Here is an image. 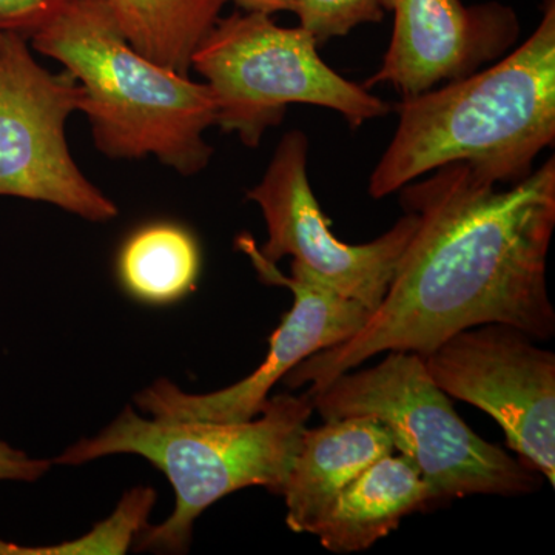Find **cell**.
<instances>
[{"label": "cell", "mask_w": 555, "mask_h": 555, "mask_svg": "<svg viewBox=\"0 0 555 555\" xmlns=\"http://www.w3.org/2000/svg\"><path fill=\"white\" fill-rule=\"evenodd\" d=\"M120 31L145 57L189 75L228 0H105Z\"/></svg>", "instance_id": "15"}, {"label": "cell", "mask_w": 555, "mask_h": 555, "mask_svg": "<svg viewBox=\"0 0 555 555\" xmlns=\"http://www.w3.org/2000/svg\"><path fill=\"white\" fill-rule=\"evenodd\" d=\"M203 269V251L192 230L173 221L139 225L120 244L116 280L139 305L167 308L188 298Z\"/></svg>", "instance_id": "14"}, {"label": "cell", "mask_w": 555, "mask_h": 555, "mask_svg": "<svg viewBox=\"0 0 555 555\" xmlns=\"http://www.w3.org/2000/svg\"><path fill=\"white\" fill-rule=\"evenodd\" d=\"M233 3L244 11L255 13L273 14L280 11H292L297 13L298 0H232Z\"/></svg>", "instance_id": "20"}, {"label": "cell", "mask_w": 555, "mask_h": 555, "mask_svg": "<svg viewBox=\"0 0 555 555\" xmlns=\"http://www.w3.org/2000/svg\"><path fill=\"white\" fill-rule=\"evenodd\" d=\"M313 414L308 392L269 398L261 414L248 422H184L122 412L98 436L82 438L51 460L80 466L108 455L147 460L170 481L175 507L159 525H147L134 550L185 554L201 514L241 489H269L283 494L299 436Z\"/></svg>", "instance_id": "4"}, {"label": "cell", "mask_w": 555, "mask_h": 555, "mask_svg": "<svg viewBox=\"0 0 555 555\" xmlns=\"http://www.w3.org/2000/svg\"><path fill=\"white\" fill-rule=\"evenodd\" d=\"M400 193L418 218L385 298L353 337L320 350L284 377L313 396L382 352L429 356L466 328L499 323L535 341L555 334L547 255L555 228V160L507 189L463 163L430 171Z\"/></svg>", "instance_id": "1"}, {"label": "cell", "mask_w": 555, "mask_h": 555, "mask_svg": "<svg viewBox=\"0 0 555 555\" xmlns=\"http://www.w3.org/2000/svg\"><path fill=\"white\" fill-rule=\"evenodd\" d=\"M383 0H298L299 27L312 35L317 46L343 38L358 25L385 17Z\"/></svg>", "instance_id": "17"}, {"label": "cell", "mask_w": 555, "mask_h": 555, "mask_svg": "<svg viewBox=\"0 0 555 555\" xmlns=\"http://www.w3.org/2000/svg\"><path fill=\"white\" fill-rule=\"evenodd\" d=\"M309 139L302 131L284 134L259 184L247 199L261 208L268 241L259 247L270 262L294 258L310 275L343 297L374 312L385 298L398 262L416 229L415 214L404 211L385 235L360 246L343 243L310 188Z\"/></svg>", "instance_id": "8"}, {"label": "cell", "mask_w": 555, "mask_h": 555, "mask_svg": "<svg viewBox=\"0 0 555 555\" xmlns=\"http://www.w3.org/2000/svg\"><path fill=\"white\" fill-rule=\"evenodd\" d=\"M377 366L349 371L313 393L321 418L371 416L389 430L436 500L539 491L537 470L477 436L429 377L423 357L392 350Z\"/></svg>", "instance_id": "5"}, {"label": "cell", "mask_w": 555, "mask_h": 555, "mask_svg": "<svg viewBox=\"0 0 555 555\" xmlns=\"http://www.w3.org/2000/svg\"><path fill=\"white\" fill-rule=\"evenodd\" d=\"M51 466L50 460L35 459L0 438V481L35 483L47 476Z\"/></svg>", "instance_id": "19"}, {"label": "cell", "mask_w": 555, "mask_h": 555, "mask_svg": "<svg viewBox=\"0 0 555 555\" xmlns=\"http://www.w3.org/2000/svg\"><path fill=\"white\" fill-rule=\"evenodd\" d=\"M393 452L389 430L371 416L326 420L313 429L306 426L281 494L288 529L309 534L353 478Z\"/></svg>", "instance_id": "12"}, {"label": "cell", "mask_w": 555, "mask_h": 555, "mask_svg": "<svg viewBox=\"0 0 555 555\" xmlns=\"http://www.w3.org/2000/svg\"><path fill=\"white\" fill-rule=\"evenodd\" d=\"M448 397L499 423L520 462L555 485V356L520 328L489 323L466 328L423 357Z\"/></svg>", "instance_id": "9"}, {"label": "cell", "mask_w": 555, "mask_h": 555, "mask_svg": "<svg viewBox=\"0 0 555 555\" xmlns=\"http://www.w3.org/2000/svg\"><path fill=\"white\" fill-rule=\"evenodd\" d=\"M437 502L433 489L404 455L383 456L335 496L309 534L335 554L366 551L404 517Z\"/></svg>", "instance_id": "13"}, {"label": "cell", "mask_w": 555, "mask_h": 555, "mask_svg": "<svg viewBox=\"0 0 555 555\" xmlns=\"http://www.w3.org/2000/svg\"><path fill=\"white\" fill-rule=\"evenodd\" d=\"M80 104L78 80L43 68L24 36L0 33V196L51 204L90 222L118 218L115 201L69 152L65 129Z\"/></svg>", "instance_id": "7"}, {"label": "cell", "mask_w": 555, "mask_h": 555, "mask_svg": "<svg viewBox=\"0 0 555 555\" xmlns=\"http://www.w3.org/2000/svg\"><path fill=\"white\" fill-rule=\"evenodd\" d=\"M76 0H0V33L31 39Z\"/></svg>", "instance_id": "18"}, {"label": "cell", "mask_w": 555, "mask_h": 555, "mask_svg": "<svg viewBox=\"0 0 555 555\" xmlns=\"http://www.w3.org/2000/svg\"><path fill=\"white\" fill-rule=\"evenodd\" d=\"M393 14V33L382 68L364 89L389 83L401 100L443 82L466 78L516 46L520 22L500 2L465 5L462 0H383Z\"/></svg>", "instance_id": "11"}, {"label": "cell", "mask_w": 555, "mask_h": 555, "mask_svg": "<svg viewBox=\"0 0 555 555\" xmlns=\"http://www.w3.org/2000/svg\"><path fill=\"white\" fill-rule=\"evenodd\" d=\"M236 248L247 255L262 283L287 287L294 306L269 339L261 366L235 385L208 393H189L167 378L156 379L134 396L142 414L184 422H248L261 414L270 390L306 358L337 346L357 334L371 310L324 286L308 270L292 261V275L262 257L248 233L236 238Z\"/></svg>", "instance_id": "10"}, {"label": "cell", "mask_w": 555, "mask_h": 555, "mask_svg": "<svg viewBox=\"0 0 555 555\" xmlns=\"http://www.w3.org/2000/svg\"><path fill=\"white\" fill-rule=\"evenodd\" d=\"M396 109V134L369 179L372 198L454 163L494 185L529 177L555 141V0H545L532 35L494 65Z\"/></svg>", "instance_id": "2"}, {"label": "cell", "mask_w": 555, "mask_h": 555, "mask_svg": "<svg viewBox=\"0 0 555 555\" xmlns=\"http://www.w3.org/2000/svg\"><path fill=\"white\" fill-rule=\"evenodd\" d=\"M158 500L152 486H134L119 500L115 511L90 532L76 540L49 546H22L0 539V555H122L149 525Z\"/></svg>", "instance_id": "16"}, {"label": "cell", "mask_w": 555, "mask_h": 555, "mask_svg": "<svg viewBox=\"0 0 555 555\" xmlns=\"http://www.w3.org/2000/svg\"><path fill=\"white\" fill-rule=\"evenodd\" d=\"M217 105V126L248 149L283 122L291 104L334 109L352 129L390 105L334 72L305 28L280 27L270 14L233 13L217 22L193 54Z\"/></svg>", "instance_id": "6"}, {"label": "cell", "mask_w": 555, "mask_h": 555, "mask_svg": "<svg viewBox=\"0 0 555 555\" xmlns=\"http://www.w3.org/2000/svg\"><path fill=\"white\" fill-rule=\"evenodd\" d=\"M30 40L78 80L80 113L102 155L155 156L182 177L206 169L214 149L204 134L217 126L214 94L206 82L134 50L105 0H76Z\"/></svg>", "instance_id": "3"}]
</instances>
